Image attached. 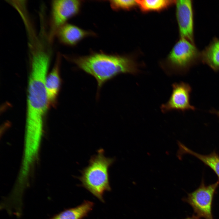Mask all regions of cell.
I'll return each mask as SVG.
<instances>
[{
  "mask_svg": "<svg viewBox=\"0 0 219 219\" xmlns=\"http://www.w3.org/2000/svg\"><path fill=\"white\" fill-rule=\"evenodd\" d=\"M65 57L96 79L98 85L97 96L103 84L117 75L125 73L136 75L139 72L137 64L127 56L100 52L85 56Z\"/></svg>",
  "mask_w": 219,
  "mask_h": 219,
  "instance_id": "6da1fadb",
  "label": "cell"
},
{
  "mask_svg": "<svg viewBox=\"0 0 219 219\" xmlns=\"http://www.w3.org/2000/svg\"><path fill=\"white\" fill-rule=\"evenodd\" d=\"M31 62L26 128L43 129V119L48 103L45 83L50 61L45 58L37 57Z\"/></svg>",
  "mask_w": 219,
  "mask_h": 219,
  "instance_id": "7a4b0ae2",
  "label": "cell"
},
{
  "mask_svg": "<svg viewBox=\"0 0 219 219\" xmlns=\"http://www.w3.org/2000/svg\"><path fill=\"white\" fill-rule=\"evenodd\" d=\"M97 153L91 157L89 165L81 171V176L78 179L81 186L104 203V193L111 190L108 171L115 159L106 157L102 148L98 150Z\"/></svg>",
  "mask_w": 219,
  "mask_h": 219,
  "instance_id": "3957f363",
  "label": "cell"
},
{
  "mask_svg": "<svg viewBox=\"0 0 219 219\" xmlns=\"http://www.w3.org/2000/svg\"><path fill=\"white\" fill-rule=\"evenodd\" d=\"M201 61V53L195 43L180 38L173 47L164 68L169 75H183Z\"/></svg>",
  "mask_w": 219,
  "mask_h": 219,
  "instance_id": "277c9868",
  "label": "cell"
},
{
  "mask_svg": "<svg viewBox=\"0 0 219 219\" xmlns=\"http://www.w3.org/2000/svg\"><path fill=\"white\" fill-rule=\"evenodd\" d=\"M219 185V181L206 185L202 180L199 186L188 194L183 200L192 207L196 215L205 219H214L212 213L213 197Z\"/></svg>",
  "mask_w": 219,
  "mask_h": 219,
  "instance_id": "5b68a950",
  "label": "cell"
},
{
  "mask_svg": "<svg viewBox=\"0 0 219 219\" xmlns=\"http://www.w3.org/2000/svg\"><path fill=\"white\" fill-rule=\"evenodd\" d=\"M82 1L71 0H56L51 5L50 30L48 40L52 42L59 29L66 23L67 20L79 12Z\"/></svg>",
  "mask_w": 219,
  "mask_h": 219,
  "instance_id": "8992f818",
  "label": "cell"
},
{
  "mask_svg": "<svg viewBox=\"0 0 219 219\" xmlns=\"http://www.w3.org/2000/svg\"><path fill=\"white\" fill-rule=\"evenodd\" d=\"M172 91L168 101L161 105V111L165 113L173 110L184 112L195 110L196 108L190 104V94L192 89L188 83L181 82L172 85Z\"/></svg>",
  "mask_w": 219,
  "mask_h": 219,
  "instance_id": "52a82bcc",
  "label": "cell"
},
{
  "mask_svg": "<svg viewBox=\"0 0 219 219\" xmlns=\"http://www.w3.org/2000/svg\"><path fill=\"white\" fill-rule=\"evenodd\" d=\"M176 16L180 38L194 42V10L193 1H176Z\"/></svg>",
  "mask_w": 219,
  "mask_h": 219,
  "instance_id": "ba28073f",
  "label": "cell"
},
{
  "mask_svg": "<svg viewBox=\"0 0 219 219\" xmlns=\"http://www.w3.org/2000/svg\"><path fill=\"white\" fill-rule=\"evenodd\" d=\"M92 31L83 30L74 25L66 23L57 31L56 36L61 43L68 46H74L84 38L95 36Z\"/></svg>",
  "mask_w": 219,
  "mask_h": 219,
  "instance_id": "9c48e42d",
  "label": "cell"
},
{
  "mask_svg": "<svg viewBox=\"0 0 219 219\" xmlns=\"http://www.w3.org/2000/svg\"><path fill=\"white\" fill-rule=\"evenodd\" d=\"M61 58L60 54H57L54 67L46 79V87L48 103L53 104L56 101L61 86L60 68Z\"/></svg>",
  "mask_w": 219,
  "mask_h": 219,
  "instance_id": "30bf717a",
  "label": "cell"
},
{
  "mask_svg": "<svg viewBox=\"0 0 219 219\" xmlns=\"http://www.w3.org/2000/svg\"><path fill=\"white\" fill-rule=\"evenodd\" d=\"M201 62L214 71H219V38L214 37L201 52Z\"/></svg>",
  "mask_w": 219,
  "mask_h": 219,
  "instance_id": "8fae6325",
  "label": "cell"
},
{
  "mask_svg": "<svg viewBox=\"0 0 219 219\" xmlns=\"http://www.w3.org/2000/svg\"><path fill=\"white\" fill-rule=\"evenodd\" d=\"M178 145L179 154H188L195 156L210 168L217 175L219 181V155L215 151L208 155H202L189 149L181 143Z\"/></svg>",
  "mask_w": 219,
  "mask_h": 219,
  "instance_id": "7c38bea8",
  "label": "cell"
},
{
  "mask_svg": "<svg viewBox=\"0 0 219 219\" xmlns=\"http://www.w3.org/2000/svg\"><path fill=\"white\" fill-rule=\"evenodd\" d=\"M94 203L85 200L77 206L66 209L50 219H83L92 211Z\"/></svg>",
  "mask_w": 219,
  "mask_h": 219,
  "instance_id": "4fadbf2b",
  "label": "cell"
},
{
  "mask_svg": "<svg viewBox=\"0 0 219 219\" xmlns=\"http://www.w3.org/2000/svg\"><path fill=\"white\" fill-rule=\"evenodd\" d=\"M141 10L143 12L159 11L176 3V1L170 0H137Z\"/></svg>",
  "mask_w": 219,
  "mask_h": 219,
  "instance_id": "5bb4252c",
  "label": "cell"
},
{
  "mask_svg": "<svg viewBox=\"0 0 219 219\" xmlns=\"http://www.w3.org/2000/svg\"><path fill=\"white\" fill-rule=\"evenodd\" d=\"M109 2L112 9L116 11L129 10L137 5L136 0H113Z\"/></svg>",
  "mask_w": 219,
  "mask_h": 219,
  "instance_id": "9a60e30c",
  "label": "cell"
},
{
  "mask_svg": "<svg viewBox=\"0 0 219 219\" xmlns=\"http://www.w3.org/2000/svg\"><path fill=\"white\" fill-rule=\"evenodd\" d=\"M210 112L211 113L216 115L219 118V110H216L215 109H212L210 111Z\"/></svg>",
  "mask_w": 219,
  "mask_h": 219,
  "instance_id": "2e32d148",
  "label": "cell"
},
{
  "mask_svg": "<svg viewBox=\"0 0 219 219\" xmlns=\"http://www.w3.org/2000/svg\"><path fill=\"white\" fill-rule=\"evenodd\" d=\"M184 219H200V218L196 215H193L192 216L187 217Z\"/></svg>",
  "mask_w": 219,
  "mask_h": 219,
  "instance_id": "e0dca14e",
  "label": "cell"
}]
</instances>
